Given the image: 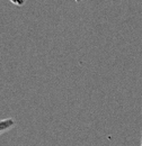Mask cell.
<instances>
[{
	"label": "cell",
	"instance_id": "obj_1",
	"mask_svg": "<svg viewBox=\"0 0 142 146\" xmlns=\"http://www.w3.org/2000/svg\"><path fill=\"white\" fill-rule=\"evenodd\" d=\"M15 126V121L11 118H7V119H1L0 120V135L3 134L5 131L9 130L10 128Z\"/></svg>",
	"mask_w": 142,
	"mask_h": 146
},
{
	"label": "cell",
	"instance_id": "obj_2",
	"mask_svg": "<svg viewBox=\"0 0 142 146\" xmlns=\"http://www.w3.org/2000/svg\"><path fill=\"white\" fill-rule=\"evenodd\" d=\"M11 1H13L14 3H16V5H19V6H20V5H23V3H24V1H25V0H11Z\"/></svg>",
	"mask_w": 142,
	"mask_h": 146
},
{
	"label": "cell",
	"instance_id": "obj_3",
	"mask_svg": "<svg viewBox=\"0 0 142 146\" xmlns=\"http://www.w3.org/2000/svg\"><path fill=\"white\" fill-rule=\"evenodd\" d=\"M141 146H142V142H141Z\"/></svg>",
	"mask_w": 142,
	"mask_h": 146
}]
</instances>
